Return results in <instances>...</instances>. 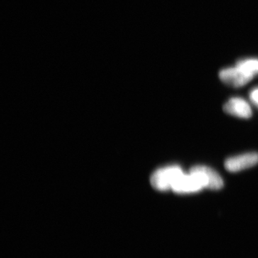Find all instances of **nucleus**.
Masks as SVG:
<instances>
[{
  "label": "nucleus",
  "mask_w": 258,
  "mask_h": 258,
  "mask_svg": "<svg viewBox=\"0 0 258 258\" xmlns=\"http://www.w3.org/2000/svg\"><path fill=\"white\" fill-rule=\"evenodd\" d=\"M207 188V183L202 173L191 168L189 174H183L173 185L174 192L179 195L199 192Z\"/></svg>",
  "instance_id": "1"
},
{
  "label": "nucleus",
  "mask_w": 258,
  "mask_h": 258,
  "mask_svg": "<svg viewBox=\"0 0 258 258\" xmlns=\"http://www.w3.org/2000/svg\"><path fill=\"white\" fill-rule=\"evenodd\" d=\"M184 174L182 169L177 165L165 166L157 169L151 176V184L154 189L166 191L172 189L176 180Z\"/></svg>",
  "instance_id": "2"
},
{
  "label": "nucleus",
  "mask_w": 258,
  "mask_h": 258,
  "mask_svg": "<svg viewBox=\"0 0 258 258\" xmlns=\"http://www.w3.org/2000/svg\"><path fill=\"white\" fill-rule=\"evenodd\" d=\"M219 76L222 82L235 88L242 87L254 79L253 76L247 74L237 64L234 67L221 70Z\"/></svg>",
  "instance_id": "3"
},
{
  "label": "nucleus",
  "mask_w": 258,
  "mask_h": 258,
  "mask_svg": "<svg viewBox=\"0 0 258 258\" xmlns=\"http://www.w3.org/2000/svg\"><path fill=\"white\" fill-rule=\"evenodd\" d=\"M258 164V153L251 152L237 157L229 158L226 160L225 166L230 172H237L252 167Z\"/></svg>",
  "instance_id": "4"
},
{
  "label": "nucleus",
  "mask_w": 258,
  "mask_h": 258,
  "mask_svg": "<svg viewBox=\"0 0 258 258\" xmlns=\"http://www.w3.org/2000/svg\"><path fill=\"white\" fill-rule=\"evenodd\" d=\"M224 111L228 114L242 118L252 116V110L249 103L242 98H232L225 103Z\"/></svg>",
  "instance_id": "5"
},
{
  "label": "nucleus",
  "mask_w": 258,
  "mask_h": 258,
  "mask_svg": "<svg viewBox=\"0 0 258 258\" xmlns=\"http://www.w3.org/2000/svg\"><path fill=\"white\" fill-rule=\"evenodd\" d=\"M193 168L203 174L204 177L206 180L208 189L212 190L222 189L224 185L223 180L217 171L205 166H194Z\"/></svg>",
  "instance_id": "6"
},
{
  "label": "nucleus",
  "mask_w": 258,
  "mask_h": 258,
  "mask_svg": "<svg viewBox=\"0 0 258 258\" xmlns=\"http://www.w3.org/2000/svg\"><path fill=\"white\" fill-rule=\"evenodd\" d=\"M236 64L242 68V69L253 77L258 75V58L243 59L239 60Z\"/></svg>",
  "instance_id": "7"
},
{
  "label": "nucleus",
  "mask_w": 258,
  "mask_h": 258,
  "mask_svg": "<svg viewBox=\"0 0 258 258\" xmlns=\"http://www.w3.org/2000/svg\"><path fill=\"white\" fill-rule=\"evenodd\" d=\"M249 98L254 104L258 106V88H254L249 93Z\"/></svg>",
  "instance_id": "8"
}]
</instances>
